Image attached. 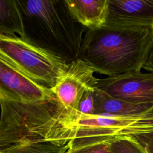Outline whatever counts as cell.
Instances as JSON below:
<instances>
[{
  "label": "cell",
  "instance_id": "cell-4",
  "mask_svg": "<svg viewBox=\"0 0 153 153\" xmlns=\"http://www.w3.org/2000/svg\"><path fill=\"white\" fill-rule=\"evenodd\" d=\"M73 131L69 148L129 136L138 142L153 133V112L131 115L106 113L84 115L78 113L71 123Z\"/></svg>",
  "mask_w": 153,
  "mask_h": 153
},
{
  "label": "cell",
  "instance_id": "cell-11",
  "mask_svg": "<svg viewBox=\"0 0 153 153\" xmlns=\"http://www.w3.org/2000/svg\"><path fill=\"white\" fill-rule=\"evenodd\" d=\"M96 114L106 113L117 115H131L153 112V103H131L111 96L97 87L94 90Z\"/></svg>",
  "mask_w": 153,
  "mask_h": 153
},
{
  "label": "cell",
  "instance_id": "cell-12",
  "mask_svg": "<svg viewBox=\"0 0 153 153\" xmlns=\"http://www.w3.org/2000/svg\"><path fill=\"white\" fill-rule=\"evenodd\" d=\"M0 34L24 37L22 17L16 0H0Z\"/></svg>",
  "mask_w": 153,
  "mask_h": 153
},
{
  "label": "cell",
  "instance_id": "cell-1",
  "mask_svg": "<svg viewBox=\"0 0 153 153\" xmlns=\"http://www.w3.org/2000/svg\"><path fill=\"white\" fill-rule=\"evenodd\" d=\"M25 39L63 60L79 59L87 28L71 16L65 0H16Z\"/></svg>",
  "mask_w": 153,
  "mask_h": 153
},
{
  "label": "cell",
  "instance_id": "cell-13",
  "mask_svg": "<svg viewBox=\"0 0 153 153\" xmlns=\"http://www.w3.org/2000/svg\"><path fill=\"white\" fill-rule=\"evenodd\" d=\"M68 148V143L58 145L51 143H33L13 145L0 151V153H65Z\"/></svg>",
  "mask_w": 153,
  "mask_h": 153
},
{
  "label": "cell",
  "instance_id": "cell-8",
  "mask_svg": "<svg viewBox=\"0 0 153 153\" xmlns=\"http://www.w3.org/2000/svg\"><path fill=\"white\" fill-rule=\"evenodd\" d=\"M97 87L131 103H153V72H131L98 79Z\"/></svg>",
  "mask_w": 153,
  "mask_h": 153
},
{
  "label": "cell",
  "instance_id": "cell-3",
  "mask_svg": "<svg viewBox=\"0 0 153 153\" xmlns=\"http://www.w3.org/2000/svg\"><path fill=\"white\" fill-rule=\"evenodd\" d=\"M0 151L20 144L51 143L65 145L73 131L56 98L41 103L0 99Z\"/></svg>",
  "mask_w": 153,
  "mask_h": 153
},
{
  "label": "cell",
  "instance_id": "cell-14",
  "mask_svg": "<svg viewBox=\"0 0 153 153\" xmlns=\"http://www.w3.org/2000/svg\"><path fill=\"white\" fill-rule=\"evenodd\" d=\"M109 153H149L147 149L134 137L117 136L109 142Z\"/></svg>",
  "mask_w": 153,
  "mask_h": 153
},
{
  "label": "cell",
  "instance_id": "cell-9",
  "mask_svg": "<svg viewBox=\"0 0 153 153\" xmlns=\"http://www.w3.org/2000/svg\"><path fill=\"white\" fill-rule=\"evenodd\" d=\"M104 26L153 29V0H108Z\"/></svg>",
  "mask_w": 153,
  "mask_h": 153
},
{
  "label": "cell",
  "instance_id": "cell-16",
  "mask_svg": "<svg viewBox=\"0 0 153 153\" xmlns=\"http://www.w3.org/2000/svg\"><path fill=\"white\" fill-rule=\"evenodd\" d=\"M94 88L88 90L83 94L79 104L78 113L84 115L96 114L94 96Z\"/></svg>",
  "mask_w": 153,
  "mask_h": 153
},
{
  "label": "cell",
  "instance_id": "cell-5",
  "mask_svg": "<svg viewBox=\"0 0 153 153\" xmlns=\"http://www.w3.org/2000/svg\"><path fill=\"white\" fill-rule=\"evenodd\" d=\"M0 57L27 77L50 89L68 67L59 57L19 36L0 34Z\"/></svg>",
  "mask_w": 153,
  "mask_h": 153
},
{
  "label": "cell",
  "instance_id": "cell-18",
  "mask_svg": "<svg viewBox=\"0 0 153 153\" xmlns=\"http://www.w3.org/2000/svg\"><path fill=\"white\" fill-rule=\"evenodd\" d=\"M145 148L149 153H153V136L146 143Z\"/></svg>",
  "mask_w": 153,
  "mask_h": 153
},
{
  "label": "cell",
  "instance_id": "cell-7",
  "mask_svg": "<svg viewBox=\"0 0 153 153\" xmlns=\"http://www.w3.org/2000/svg\"><path fill=\"white\" fill-rule=\"evenodd\" d=\"M54 97L51 89L27 77L0 57V99L31 103Z\"/></svg>",
  "mask_w": 153,
  "mask_h": 153
},
{
  "label": "cell",
  "instance_id": "cell-10",
  "mask_svg": "<svg viewBox=\"0 0 153 153\" xmlns=\"http://www.w3.org/2000/svg\"><path fill=\"white\" fill-rule=\"evenodd\" d=\"M72 17L88 30L105 26L108 0H65Z\"/></svg>",
  "mask_w": 153,
  "mask_h": 153
},
{
  "label": "cell",
  "instance_id": "cell-17",
  "mask_svg": "<svg viewBox=\"0 0 153 153\" xmlns=\"http://www.w3.org/2000/svg\"><path fill=\"white\" fill-rule=\"evenodd\" d=\"M142 68L149 72H153V48L151 51L147 61L144 64Z\"/></svg>",
  "mask_w": 153,
  "mask_h": 153
},
{
  "label": "cell",
  "instance_id": "cell-15",
  "mask_svg": "<svg viewBox=\"0 0 153 153\" xmlns=\"http://www.w3.org/2000/svg\"><path fill=\"white\" fill-rule=\"evenodd\" d=\"M110 141L111 140H103L75 148H69L65 153H109Z\"/></svg>",
  "mask_w": 153,
  "mask_h": 153
},
{
  "label": "cell",
  "instance_id": "cell-6",
  "mask_svg": "<svg viewBox=\"0 0 153 153\" xmlns=\"http://www.w3.org/2000/svg\"><path fill=\"white\" fill-rule=\"evenodd\" d=\"M94 70L81 59L68 64V67L51 89L61 112L71 123L78 114L80 100L88 90L97 87L99 78Z\"/></svg>",
  "mask_w": 153,
  "mask_h": 153
},
{
  "label": "cell",
  "instance_id": "cell-2",
  "mask_svg": "<svg viewBox=\"0 0 153 153\" xmlns=\"http://www.w3.org/2000/svg\"><path fill=\"white\" fill-rule=\"evenodd\" d=\"M153 48V29L103 26L86 32L79 59L113 76L140 72Z\"/></svg>",
  "mask_w": 153,
  "mask_h": 153
}]
</instances>
